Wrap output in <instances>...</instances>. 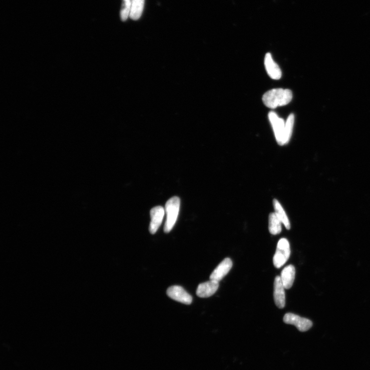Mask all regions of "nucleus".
<instances>
[{
    "mask_svg": "<svg viewBox=\"0 0 370 370\" xmlns=\"http://www.w3.org/2000/svg\"><path fill=\"white\" fill-rule=\"evenodd\" d=\"M293 98L291 90L284 89H275L264 94L262 100L268 108L275 109L288 104Z\"/></svg>",
    "mask_w": 370,
    "mask_h": 370,
    "instance_id": "f257e3e1",
    "label": "nucleus"
},
{
    "mask_svg": "<svg viewBox=\"0 0 370 370\" xmlns=\"http://www.w3.org/2000/svg\"><path fill=\"white\" fill-rule=\"evenodd\" d=\"M181 201L179 197H174L166 203L165 210L167 215L164 232L169 233L174 227L178 219L180 208Z\"/></svg>",
    "mask_w": 370,
    "mask_h": 370,
    "instance_id": "f03ea898",
    "label": "nucleus"
},
{
    "mask_svg": "<svg viewBox=\"0 0 370 370\" xmlns=\"http://www.w3.org/2000/svg\"><path fill=\"white\" fill-rule=\"evenodd\" d=\"M290 255V245L288 240L285 238H282L278 243L276 253L274 256V266L277 269L283 267L289 260Z\"/></svg>",
    "mask_w": 370,
    "mask_h": 370,
    "instance_id": "7ed1b4c3",
    "label": "nucleus"
},
{
    "mask_svg": "<svg viewBox=\"0 0 370 370\" xmlns=\"http://www.w3.org/2000/svg\"><path fill=\"white\" fill-rule=\"evenodd\" d=\"M269 120L273 127L277 142L279 145H285V131L286 122L283 118L279 117L274 112L269 114Z\"/></svg>",
    "mask_w": 370,
    "mask_h": 370,
    "instance_id": "20e7f679",
    "label": "nucleus"
},
{
    "mask_svg": "<svg viewBox=\"0 0 370 370\" xmlns=\"http://www.w3.org/2000/svg\"><path fill=\"white\" fill-rule=\"evenodd\" d=\"M284 322L287 324L295 326L301 332L308 331L313 326L310 320L293 313L286 314L284 316Z\"/></svg>",
    "mask_w": 370,
    "mask_h": 370,
    "instance_id": "39448f33",
    "label": "nucleus"
},
{
    "mask_svg": "<svg viewBox=\"0 0 370 370\" xmlns=\"http://www.w3.org/2000/svg\"><path fill=\"white\" fill-rule=\"evenodd\" d=\"M167 294L173 300L185 305H190L192 302L191 296L180 286H174L169 288Z\"/></svg>",
    "mask_w": 370,
    "mask_h": 370,
    "instance_id": "423d86ee",
    "label": "nucleus"
},
{
    "mask_svg": "<svg viewBox=\"0 0 370 370\" xmlns=\"http://www.w3.org/2000/svg\"><path fill=\"white\" fill-rule=\"evenodd\" d=\"M165 215L164 208L162 206H156L150 211L151 221L149 225L150 233L153 235L162 224Z\"/></svg>",
    "mask_w": 370,
    "mask_h": 370,
    "instance_id": "0eeeda50",
    "label": "nucleus"
},
{
    "mask_svg": "<svg viewBox=\"0 0 370 370\" xmlns=\"http://www.w3.org/2000/svg\"><path fill=\"white\" fill-rule=\"evenodd\" d=\"M285 288L281 280L280 276H277L274 282V298L276 306L279 309H284L286 306Z\"/></svg>",
    "mask_w": 370,
    "mask_h": 370,
    "instance_id": "6e6552de",
    "label": "nucleus"
},
{
    "mask_svg": "<svg viewBox=\"0 0 370 370\" xmlns=\"http://www.w3.org/2000/svg\"><path fill=\"white\" fill-rule=\"evenodd\" d=\"M233 264V262L230 258L225 259L211 274L210 280L220 281L231 271Z\"/></svg>",
    "mask_w": 370,
    "mask_h": 370,
    "instance_id": "1a4fd4ad",
    "label": "nucleus"
},
{
    "mask_svg": "<svg viewBox=\"0 0 370 370\" xmlns=\"http://www.w3.org/2000/svg\"><path fill=\"white\" fill-rule=\"evenodd\" d=\"M219 282L210 280L198 286L197 295L200 298H208L214 295L218 290Z\"/></svg>",
    "mask_w": 370,
    "mask_h": 370,
    "instance_id": "9d476101",
    "label": "nucleus"
},
{
    "mask_svg": "<svg viewBox=\"0 0 370 370\" xmlns=\"http://www.w3.org/2000/svg\"><path fill=\"white\" fill-rule=\"evenodd\" d=\"M264 64L270 77L273 79H280L282 76V72L279 65L273 60L271 54L267 53L264 59Z\"/></svg>",
    "mask_w": 370,
    "mask_h": 370,
    "instance_id": "9b49d317",
    "label": "nucleus"
},
{
    "mask_svg": "<svg viewBox=\"0 0 370 370\" xmlns=\"http://www.w3.org/2000/svg\"><path fill=\"white\" fill-rule=\"evenodd\" d=\"M296 270L293 265L286 267L282 271L280 278L285 289H290L293 285L295 278Z\"/></svg>",
    "mask_w": 370,
    "mask_h": 370,
    "instance_id": "f8f14e48",
    "label": "nucleus"
},
{
    "mask_svg": "<svg viewBox=\"0 0 370 370\" xmlns=\"http://www.w3.org/2000/svg\"><path fill=\"white\" fill-rule=\"evenodd\" d=\"M145 0H132L130 18L133 20H138L143 12Z\"/></svg>",
    "mask_w": 370,
    "mask_h": 370,
    "instance_id": "ddd939ff",
    "label": "nucleus"
},
{
    "mask_svg": "<svg viewBox=\"0 0 370 370\" xmlns=\"http://www.w3.org/2000/svg\"><path fill=\"white\" fill-rule=\"evenodd\" d=\"M273 204L274 209L275 210V213L279 218L282 223L284 224L287 229V230H290L291 224L289 219L285 212V210L282 207L280 203L276 199H274L273 201Z\"/></svg>",
    "mask_w": 370,
    "mask_h": 370,
    "instance_id": "4468645a",
    "label": "nucleus"
},
{
    "mask_svg": "<svg viewBox=\"0 0 370 370\" xmlns=\"http://www.w3.org/2000/svg\"><path fill=\"white\" fill-rule=\"evenodd\" d=\"M281 221L276 213H272L269 216V228L270 233L273 235L279 234L282 231Z\"/></svg>",
    "mask_w": 370,
    "mask_h": 370,
    "instance_id": "2eb2a0df",
    "label": "nucleus"
},
{
    "mask_svg": "<svg viewBox=\"0 0 370 370\" xmlns=\"http://www.w3.org/2000/svg\"><path fill=\"white\" fill-rule=\"evenodd\" d=\"M295 122V116L293 114H291L288 117L286 122L285 131V145L288 144L291 138L294 125Z\"/></svg>",
    "mask_w": 370,
    "mask_h": 370,
    "instance_id": "dca6fc26",
    "label": "nucleus"
},
{
    "mask_svg": "<svg viewBox=\"0 0 370 370\" xmlns=\"http://www.w3.org/2000/svg\"><path fill=\"white\" fill-rule=\"evenodd\" d=\"M132 5V0H123V4L120 10V18L122 21H126L130 16Z\"/></svg>",
    "mask_w": 370,
    "mask_h": 370,
    "instance_id": "f3484780",
    "label": "nucleus"
}]
</instances>
